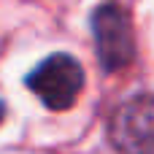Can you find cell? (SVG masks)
Listing matches in <instances>:
<instances>
[{
  "label": "cell",
  "mask_w": 154,
  "mask_h": 154,
  "mask_svg": "<svg viewBox=\"0 0 154 154\" xmlns=\"http://www.w3.org/2000/svg\"><path fill=\"white\" fill-rule=\"evenodd\" d=\"M92 35H95V51L103 65V70L114 73L133 62L135 57V32L127 11L116 3L97 5L92 14Z\"/></svg>",
  "instance_id": "6da1fadb"
},
{
  "label": "cell",
  "mask_w": 154,
  "mask_h": 154,
  "mask_svg": "<svg viewBox=\"0 0 154 154\" xmlns=\"http://www.w3.org/2000/svg\"><path fill=\"white\" fill-rule=\"evenodd\" d=\"M27 87L41 97L46 108L65 111L76 103V97L84 89V70L76 57L51 54L27 76Z\"/></svg>",
  "instance_id": "7a4b0ae2"
},
{
  "label": "cell",
  "mask_w": 154,
  "mask_h": 154,
  "mask_svg": "<svg viewBox=\"0 0 154 154\" xmlns=\"http://www.w3.org/2000/svg\"><path fill=\"white\" fill-rule=\"evenodd\" d=\"M108 141L119 154H154V92L133 95L114 111Z\"/></svg>",
  "instance_id": "3957f363"
},
{
  "label": "cell",
  "mask_w": 154,
  "mask_h": 154,
  "mask_svg": "<svg viewBox=\"0 0 154 154\" xmlns=\"http://www.w3.org/2000/svg\"><path fill=\"white\" fill-rule=\"evenodd\" d=\"M3 119H5V103L0 100V122H3Z\"/></svg>",
  "instance_id": "277c9868"
}]
</instances>
